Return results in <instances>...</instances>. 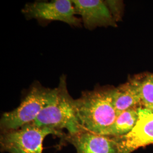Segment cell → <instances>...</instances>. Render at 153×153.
Returning a JSON list of instances; mask_svg holds the SVG:
<instances>
[{
	"label": "cell",
	"mask_w": 153,
	"mask_h": 153,
	"mask_svg": "<svg viewBox=\"0 0 153 153\" xmlns=\"http://www.w3.org/2000/svg\"><path fill=\"white\" fill-rule=\"evenodd\" d=\"M76 13L81 16L84 26L92 30L99 26H116L115 19L105 2L101 0L71 1Z\"/></svg>",
	"instance_id": "8"
},
{
	"label": "cell",
	"mask_w": 153,
	"mask_h": 153,
	"mask_svg": "<svg viewBox=\"0 0 153 153\" xmlns=\"http://www.w3.org/2000/svg\"><path fill=\"white\" fill-rule=\"evenodd\" d=\"M152 111H153V108H152V109H151Z\"/></svg>",
	"instance_id": "13"
},
{
	"label": "cell",
	"mask_w": 153,
	"mask_h": 153,
	"mask_svg": "<svg viewBox=\"0 0 153 153\" xmlns=\"http://www.w3.org/2000/svg\"><path fill=\"white\" fill-rule=\"evenodd\" d=\"M76 148V153H118V137L83 131L66 135L64 138Z\"/></svg>",
	"instance_id": "7"
},
{
	"label": "cell",
	"mask_w": 153,
	"mask_h": 153,
	"mask_svg": "<svg viewBox=\"0 0 153 153\" xmlns=\"http://www.w3.org/2000/svg\"><path fill=\"white\" fill-rule=\"evenodd\" d=\"M140 108H133L121 112L117 116L112 125L104 132L103 135L119 137L128 134L137 123Z\"/></svg>",
	"instance_id": "10"
},
{
	"label": "cell",
	"mask_w": 153,
	"mask_h": 153,
	"mask_svg": "<svg viewBox=\"0 0 153 153\" xmlns=\"http://www.w3.org/2000/svg\"><path fill=\"white\" fill-rule=\"evenodd\" d=\"M113 89L86 91L75 100L76 117L83 131L103 135L114 123L118 115L113 103Z\"/></svg>",
	"instance_id": "1"
},
{
	"label": "cell",
	"mask_w": 153,
	"mask_h": 153,
	"mask_svg": "<svg viewBox=\"0 0 153 153\" xmlns=\"http://www.w3.org/2000/svg\"><path fill=\"white\" fill-rule=\"evenodd\" d=\"M50 134L62 138L66 136L62 131L29 123L16 130L2 132L1 149L9 153H43L44 138Z\"/></svg>",
	"instance_id": "4"
},
{
	"label": "cell",
	"mask_w": 153,
	"mask_h": 153,
	"mask_svg": "<svg viewBox=\"0 0 153 153\" xmlns=\"http://www.w3.org/2000/svg\"><path fill=\"white\" fill-rule=\"evenodd\" d=\"M119 140L118 153H131L139 148L153 145V111L141 107L133 129Z\"/></svg>",
	"instance_id": "6"
},
{
	"label": "cell",
	"mask_w": 153,
	"mask_h": 153,
	"mask_svg": "<svg viewBox=\"0 0 153 153\" xmlns=\"http://www.w3.org/2000/svg\"><path fill=\"white\" fill-rule=\"evenodd\" d=\"M55 88L51 89L34 84L20 105L16 109L5 112L1 119L2 132L16 130L33 123L42 111L53 98Z\"/></svg>",
	"instance_id": "3"
},
{
	"label": "cell",
	"mask_w": 153,
	"mask_h": 153,
	"mask_svg": "<svg viewBox=\"0 0 153 153\" xmlns=\"http://www.w3.org/2000/svg\"><path fill=\"white\" fill-rule=\"evenodd\" d=\"M113 103L117 115L142 105L138 78L129 79L126 83L113 89Z\"/></svg>",
	"instance_id": "9"
},
{
	"label": "cell",
	"mask_w": 153,
	"mask_h": 153,
	"mask_svg": "<svg viewBox=\"0 0 153 153\" xmlns=\"http://www.w3.org/2000/svg\"><path fill=\"white\" fill-rule=\"evenodd\" d=\"M143 108H153V73L138 78Z\"/></svg>",
	"instance_id": "11"
},
{
	"label": "cell",
	"mask_w": 153,
	"mask_h": 153,
	"mask_svg": "<svg viewBox=\"0 0 153 153\" xmlns=\"http://www.w3.org/2000/svg\"><path fill=\"white\" fill-rule=\"evenodd\" d=\"M105 3L108 7L113 17H120L121 13V4L119 1H105Z\"/></svg>",
	"instance_id": "12"
},
{
	"label": "cell",
	"mask_w": 153,
	"mask_h": 153,
	"mask_svg": "<svg viewBox=\"0 0 153 153\" xmlns=\"http://www.w3.org/2000/svg\"><path fill=\"white\" fill-rule=\"evenodd\" d=\"M22 12L28 19L56 21L73 26H81L82 19L75 16L74 5L70 0L28 3L22 9Z\"/></svg>",
	"instance_id": "5"
},
{
	"label": "cell",
	"mask_w": 153,
	"mask_h": 153,
	"mask_svg": "<svg viewBox=\"0 0 153 153\" xmlns=\"http://www.w3.org/2000/svg\"><path fill=\"white\" fill-rule=\"evenodd\" d=\"M33 123L39 126L48 127L57 131L66 129L70 134L83 131L76 117L75 100L68 91L65 76L61 77L59 86L55 88L53 98Z\"/></svg>",
	"instance_id": "2"
}]
</instances>
